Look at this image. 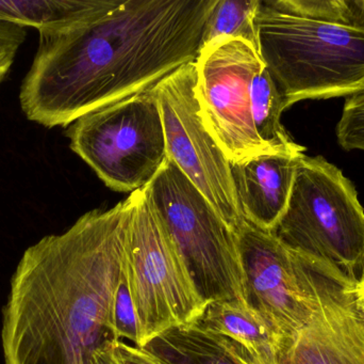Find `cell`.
<instances>
[{
    "label": "cell",
    "instance_id": "cell-1",
    "mask_svg": "<svg viewBox=\"0 0 364 364\" xmlns=\"http://www.w3.org/2000/svg\"><path fill=\"white\" fill-rule=\"evenodd\" d=\"M215 0H123L102 16L40 32L21 83L28 120L47 128L153 88L194 62Z\"/></svg>",
    "mask_w": 364,
    "mask_h": 364
},
{
    "label": "cell",
    "instance_id": "cell-2",
    "mask_svg": "<svg viewBox=\"0 0 364 364\" xmlns=\"http://www.w3.org/2000/svg\"><path fill=\"white\" fill-rule=\"evenodd\" d=\"M134 211L130 194L30 246L2 309L4 364H87L115 338L112 306Z\"/></svg>",
    "mask_w": 364,
    "mask_h": 364
},
{
    "label": "cell",
    "instance_id": "cell-3",
    "mask_svg": "<svg viewBox=\"0 0 364 364\" xmlns=\"http://www.w3.org/2000/svg\"><path fill=\"white\" fill-rule=\"evenodd\" d=\"M258 51L287 108L364 90V26L314 21L259 0Z\"/></svg>",
    "mask_w": 364,
    "mask_h": 364
},
{
    "label": "cell",
    "instance_id": "cell-4",
    "mask_svg": "<svg viewBox=\"0 0 364 364\" xmlns=\"http://www.w3.org/2000/svg\"><path fill=\"white\" fill-rule=\"evenodd\" d=\"M271 233L348 288L364 281V211L354 185L325 158H301L288 207Z\"/></svg>",
    "mask_w": 364,
    "mask_h": 364
},
{
    "label": "cell",
    "instance_id": "cell-5",
    "mask_svg": "<svg viewBox=\"0 0 364 364\" xmlns=\"http://www.w3.org/2000/svg\"><path fill=\"white\" fill-rule=\"evenodd\" d=\"M145 187L201 297L248 307L237 233L170 158Z\"/></svg>",
    "mask_w": 364,
    "mask_h": 364
},
{
    "label": "cell",
    "instance_id": "cell-6",
    "mask_svg": "<svg viewBox=\"0 0 364 364\" xmlns=\"http://www.w3.org/2000/svg\"><path fill=\"white\" fill-rule=\"evenodd\" d=\"M132 194L134 211L124 269L140 331L139 348H144L166 331L196 323L208 303L156 213L146 187Z\"/></svg>",
    "mask_w": 364,
    "mask_h": 364
},
{
    "label": "cell",
    "instance_id": "cell-7",
    "mask_svg": "<svg viewBox=\"0 0 364 364\" xmlns=\"http://www.w3.org/2000/svg\"><path fill=\"white\" fill-rule=\"evenodd\" d=\"M66 135L70 149L117 192L142 189L168 158L159 102L151 88L82 115Z\"/></svg>",
    "mask_w": 364,
    "mask_h": 364
},
{
    "label": "cell",
    "instance_id": "cell-8",
    "mask_svg": "<svg viewBox=\"0 0 364 364\" xmlns=\"http://www.w3.org/2000/svg\"><path fill=\"white\" fill-rule=\"evenodd\" d=\"M196 79V68L191 62L151 88L159 102L168 158L239 233L245 218L235 194L231 164L203 122Z\"/></svg>",
    "mask_w": 364,
    "mask_h": 364
},
{
    "label": "cell",
    "instance_id": "cell-9",
    "mask_svg": "<svg viewBox=\"0 0 364 364\" xmlns=\"http://www.w3.org/2000/svg\"><path fill=\"white\" fill-rule=\"evenodd\" d=\"M196 98L203 122L230 164L269 151L252 121L250 87L264 66L260 53L241 38L205 45L194 61Z\"/></svg>",
    "mask_w": 364,
    "mask_h": 364
},
{
    "label": "cell",
    "instance_id": "cell-10",
    "mask_svg": "<svg viewBox=\"0 0 364 364\" xmlns=\"http://www.w3.org/2000/svg\"><path fill=\"white\" fill-rule=\"evenodd\" d=\"M248 308L290 348L316 310L307 263L271 232L244 222L237 233Z\"/></svg>",
    "mask_w": 364,
    "mask_h": 364
},
{
    "label": "cell",
    "instance_id": "cell-11",
    "mask_svg": "<svg viewBox=\"0 0 364 364\" xmlns=\"http://www.w3.org/2000/svg\"><path fill=\"white\" fill-rule=\"evenodd\" d=\"M308 266L318 306L282 354V364H364V318L354 288L322 269Z\"/></svg>",
    "mask_w": 364,
    "mask_h": 364
},
{
    "label": "cell",
    "instance_id": "cell-12",
    "mask_svg": "<svg viewBox=\"0 0 364 364\" xmlns=\"http://www.w3.org/2000/svg\"><path fill=\"white\" fill-rule=\"evenodd\" d=\"M305 154L265 153L231 164L242 215L272 232L288 207L299 160Z\"/></svg>",
    "mask_w": 364,
    "mask_h": 364
},
{
    "label": "cell",
    "instance_id": "cell-13",
    "mask_svg": "<svg viewBox=\"0 0 364 364\" xmlns=\"http://www.w3.org/2000/svg\"><path fill=\"white\" fill-rule=\"evenodd\" d=\"M144 350L168 364H259L241 344L197 323L166 331Z\"/></svg>",
    "mask_w": 364,
    "mask_h": 364
},
{
    "label": "cell",
    "instance_id": "cell-14",
    "mask_svg": "<svg viewBox=\"0 0 364 364\" xmlns=\"http://www.w3.org/2000/svg\"><path fill=\"white\" fill-rule=\"evenodd\" d=\"M197 324L241 344L259 364H282V343L250 308L235 303H208Z\"/></svg>",
    "mask_w": 364,
    "mask_h": 364
},
{
    "label": "cell",
    "instance_id": "cell-15",
    "mask_svg": "<svg viewBox=\"0 0 364 364\" xmlns=\"http://www.w3.org/2000/svg\"><path fill=\"white\" fill-rule=\"evenodd\" d=\"M123 0H0V21L42 31L65 29L110 12Z\"/></svg>",
    "mask_w": 364,
    "mask_h": 364
},
{
    "label": "cell",
    "instance_id": "cell-16",
    "mask_svg": "<svg viewBox=\"0 0 364 364\" xmlns=\"http://www.w3.org/2000/svg\"><path fill=\"white\" fill-rule=\"evenodd\" d=\"M250 105L255 130L263 145L274 153L304 154L282 123L287 109L284 98L265 66L255 75L250 87Z\"/></svg>",
    "mask_w": 364,
    "mask_h": 364
},
{
    "label": "cell",
    "instance_id": "cell-17",
    "mask_svg": "<svg viewBox=\"0 0 364 364\" xmlns=\"http://www.w3.org/2000/svg\"><path fill=\"white\" fill-rule=\"evenodd\" d=\"M258 6L259 0H215L205 23L203 46L225 38H241L258 51Z\"/></svg>",
    "mask_w": 364,
    "mask_h": 364
},
{
    "label": "cell",
    "instance_id": "cell-18",
    "mask_svg": "<svg viewBox=\"0 0 364 364\" xmlns=\"http://www.w3.org/2000/svg\"><path fill=\"white\" fill-rule=\"evenodd\" d=\"M280 10L325 23L364 26V0H272Z\"/></svg>",
    "mask_w": 364,
    "mask_h": 364
},
{
    "label": "cell",
    "instance_id": "cell-19",
    "mask_svg": "<svg viewBox=\"0 0 364 364\" xmlns=\"http://www.w3.org/2000/svg\"><path fill=\"white\" fill-rule=\"evenodd\" d=\"M112 323L115 338L119 341H129L132 345L140 348L138 320L124 266L113 301Z\"/></svg>",
    "mask_w": 364,
    "mask_h": 364
},
{
    "label": "cell",
    "instance_id": "cell-20",
    "mask_svg": "<svg viewBox=\"0 0 364 364\" xmlns=\"http://www.w3.org/2000/svg\"><path fill=\"white\" fill-rule=\"evenodd\" d=\"M339 145L346 151H364V90L348 96L337 126Z\"/></svg>",
    "mask_w": 364,
    "mask_h": 364
},
{
    "label": "cell",
    "instance_id": "cell-21",
    "mask_svg": "<svg viewBox=\"0 0 364 364\" xmlns=\"http://www.w3.org/2000/svg\"><path fill=\"white\" fill-rule=\"evenodd\" d=\"M26 38V28L0 21V83L10 73L17 53L25 43Z\"/></svg>",
    "mask_w": 364,
    "mask_h": 364
},
{
    "label": "cell",
    "instance_id": "cell-22",
    "mask_svg": "<svg viewBox=\"0 0 364 364\" xmlns=\"http://www.w3.org/2000/svg\"><path fill=\"white\" fill-rule=\"evenodd\" d=\"M119 348L125 364H168L144 348H136L125 341H119Z\"/></svg>",
    "mask_w": 364,
    "mask_h": 364
},
{
    "label": "cell",
    "instance_id": "cell-23",
    "mask_svg": "<svg viewBox=\"0 0 364 364\" xmlns=\"http://www.w3.org/2000/svg\"><path fill=\"white\" fill-rule=\"evenodd\" d=\"M87 364H125L119 348V341H109L90 357Z\"/></svg>",
    "mask_w": 364,
    "mask_h": 364
},
{
    "label": "cell",
    "instance_id": "cell-24",
    "mask_svg": "<svg viewBox=\"0 0 364 364\" xmlns=\"http://www.w3.org/2000/svg\"><path fill=\"white\" fill-rule=\"evenodd\" d=\"M355 299H356L357 307L361 312L364 318V281L354 288Z\"/></svg>",
    "mask_w": 364,
    "mask_h": 364
}]
</instances>
